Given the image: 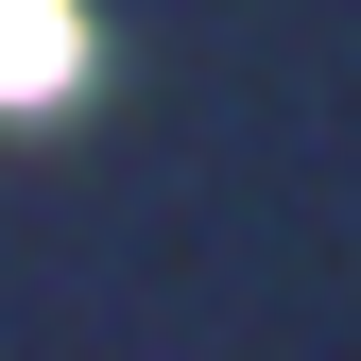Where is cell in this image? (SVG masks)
Masks as SVG:
<instances>
[{"label": "cell", "instance_id": "6da1fadb", "mask_svg": "<svg viewBox=\"0 0 361 361\" xmlns=\"http://www.w3.org/2000/svg\"><path fill=\"white\" fill-rule=\"evenodd\" d=\"M69 69H86V18H69V0H0V104H52Z\"/></svg>", "mask_w": 361, "mask_h": 361}]
</instances>
